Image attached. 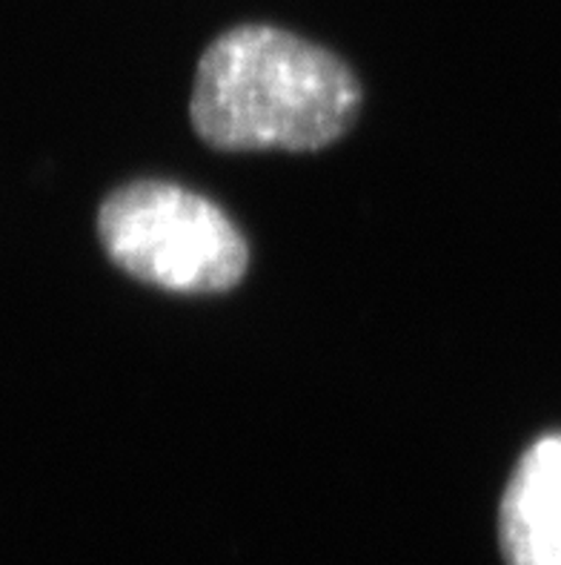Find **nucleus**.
I'll use <instances>...</instances> for the list:
<instances>
[{"mask_svg":"<svg viewBox=\"0 0 561 565\" xmlns=\"http://www.w3.org/2000/svg\"><path fill=\"white\" fill-rule=\"evenodd\" d=\"M98 238L123 273L170 294H224L249 265L247 238L233 218L175 181L118 186L98 210Z\"/></svg>","mask_w":561,"mask_h":565,"instance_id":"nucleus-2","label":"nucleus"},{"mask_svg":"<svg viewBox=\"0 0 561 565\" xmlns=\"http://www.w3.org/2000/svg\"><path fill=\"white\" fill-rule=\"evenodd\" d=\"M507 565H561V430L519 457L498 509Z\"/></svg>","mask_w":561,"mask_h":565,"instance_id":"nucleus-3","label":"nucleus"},{"mask_svg":"<svg viewBox=\"0 0 561 565\" xmlns=\"http://www.w3.org/2000/svg\"><path fill=\"white\" fill-rule=\"evenodd\" d=\"M358 113L362 84L342 57L270 23L215 38L192 81V129L224 152L324 150Z\"/></svg>","mask_w":561,"mask_h":565,"instance_id":"nucleus-1","label":"nucleus"}]
</instances>
